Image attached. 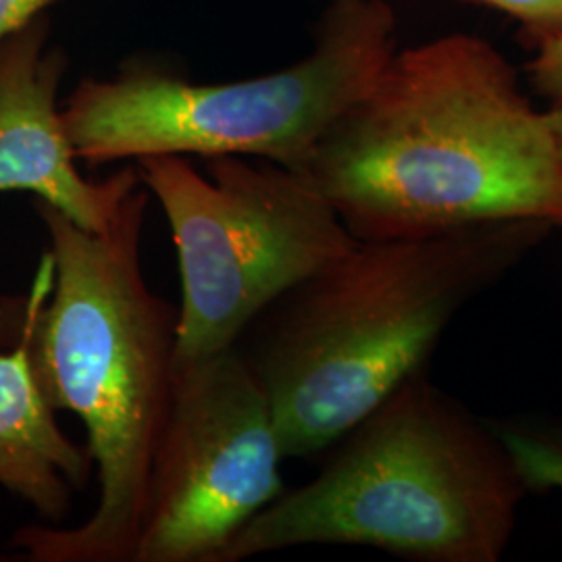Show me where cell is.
<instances>
[{
	"label": "cell",
	"mask_w": 562,
	"mask_h": 562,
	"mask_svg": "<svg viewBox=\"0 0 562 562\" xmlns=\"http://www.w3.org/2000/svg\"><path fill=\"white\" fill-rule=\"evenodd\" d=\"M136 169L178 250L176 362L236 346L269 304L357 244L315 183L278 162L211 157L199 171L157 155Z\"/></svg>",
	"instance_id": "obj_6"
},
{
	"label": "cell",
	"mask_w": 562,
	"mask_h": 562,
	"mask_svg": "<svg viewBox=\"0 0 562 562\" xmlns=\"http://www.w3.org/2000/svg\"><path fill=\"white\" fill-rule=\"evenodd\" d=\"M53 2L57 0H0V42L41 18Z\"/></svg>",
	"instance_id": "obj_13"
},
{
	"label": "cell",
	"mask_w": 562,
	"mask_h": 562,
	"mask_svg": "<svg viewBox=\"0 0 562 562\" xmlns=\"http://www.w3.org/2000/svg\"><path fill=\"white\" fill-rule=\"evenodd\" d=\"M36 18L0 42V192H32L88 232H104L142 181L136 165L92 181L78 169L59 109L67 55Z\"/></svg>",
	"instance_id": "obj_8"
},
{
	"label": "cell",
	"mask_w": 562,
	"mask_h": 562,
	"mask_svg": "<svg viewBox=\"0 0 562 562\" xmlns=\"http://www.w3.org/2000/svg\"><path fill=\"white\" fill-rule=\"evenodd\" d=\"M517 21L525 44L536 50L562 32V0H457Z\"/></svg>",
	"instance_id": "obj_11"
},
{
	"label": "cell",
	"mask_w": 562,
	"mask_h": 562,
	"mask_svg": "<svg viewBox=\"0 0 562 562\" xmlns=\"http://www.w3.org/2000/svg\"><path fill=\"white\" fill-rule=\"evenodd\" d=\"M529 492H562V423H494Z\"/></svg>",
	"instance_id": "obj_10"
},
{
	"label": "cell",
	"mask_w": 562,
	"mask_h": 562,
	"mask_svg": "<svg viewBox=\"0 0 562 562\" xmlns=\"http://www.w3.org/2000/svg\"><path fill=\"white\" fill-rule=\"evenodd\" d=\"M548 117H550L552 130H554V138H557V144H559V153H561L562 161V104L548 106Z\"/></svg>",
	"instance_id": "obj_14"
},
{
	"label": "cell",
	"mask_w": 562,
	"mask_h": 562,
	"mask_svg": "<svg viewBox=\"0 0 562 562\" xmlns=\"http://www.w3.org/2000/svg\"><path fill=\"white\" fill-rule=\"evenodd\" d=\"M271 402L236 346L176 362L132 562H215L281 496Z\"/></svg>",
	"instance_id": "obj_7"
},
{
	"label": "cell",
	"mask_w": 562,
	"mask_h": 562,
	"mask_svg": "<svg viewBox=\"0 0 562 562\" xmlns=\"http://www.w3.org/2000/svg\"><path fill=\"white\" fill-rule=\"evenodd\" d=\"M148 199L142 183L104 232H88L38 202L50 250L30 294L0 306V336L27 340L50 406L83 423L101 487L88 521L20 529L13 548L25 561L134 559L178 344V311L150 290L142 267Z\"/></svg>",
	"instance_id": "obj_2"
},
{
	"label": "cell",
	"mask_w": 562,
	"mask_h": 562,
	"mask_svg": "<svg viewBox=\"0 0 562 562\" xmlns=\"http://www.w3.org/2000/svg\"><path fill=\"white\" fill-rule=\"evenodd\" d=\"M527 76L531 88L548 101V106L562 104V32L533 50Z\"/></svg>",
	"instance_id": "obj_12"
},
{
	"label": "cell",
	"mask_w": 562,
	"mask_h": 562,
	"mask_svg": "<svg viewBox=\"0 0 562 562\" xmlns=\"http://www.w3.org/2000/svg\"><path fill=\"white\" fill-rule=\"evenodd\" d=\"M387 0H329L311 55L250 80H188L159 60H127L113 78H83L63 106L78 161L257 157L302 171L327 130L396 53Z\"/></svg>",
	"instance_id": "obj_5"
},
{
	"label": "cell",
	"mask_w": 562,
	"mask_h": 562,
	"mask_svg": "<svg viewBox=\"0 0 562 562\" xmlns=\"http://www.w3.org/2000/svg\"><path fill=\"white\" fill-rule=\"evenodd\" d=\"M355 240L492 222L562 227V161L548 109L475 34L396 50L302 169Z\"/></svg>",
	"instance_id": "obj_1"
},
{
	"label": "cell",
	"mask_w": 562,
	"mask_h": 562,
	"mask_svg": "<svg viewBox=\"0 0 562 562\" xmlns=\"http://www.w3.org/2000/svg\"><path fill=\"white\" fill-rule=\"evenodd\" d=\"M329 450L317 477L265 506L215 562L315 543L415 562L503 559L529 490L494 423L425 371Z\"/></svg>",
	"instance_id": "obj_4"
},
{
	"label": "cell",
	"mask_w": 562,
	"mask_h": 562,
	"mask_svg": "<svg viewBox=\"0 0 562 562\" xmlns=\"http://www.w3.org/2000/svg\"><path fill=\"white\" fill-rule=\"evenodd\" d=\"M0 350V485L30 504L46 525H60L74 494L88 487L94 461L57 423L21 334Z\"/></svg>",
	"instance_id": "obj_9"
},
{
	"label": "cell",
	"mask_w": 562,
	"mask_h": 562,
	"mask_svg": "<svg viewBox=\"0 0 562 562\" xmlns=\"http://www.w3.org/2000/svg\"><path fill=\"white\" fill-rule=\"evenodd\" d=\"M554 229L517 220L357 240L269 304L236 348L269 396L283 459L319 457L423 373L462 308Z\"/></svg>",
	"instance_id": "obj_3"
}]
</instances>
